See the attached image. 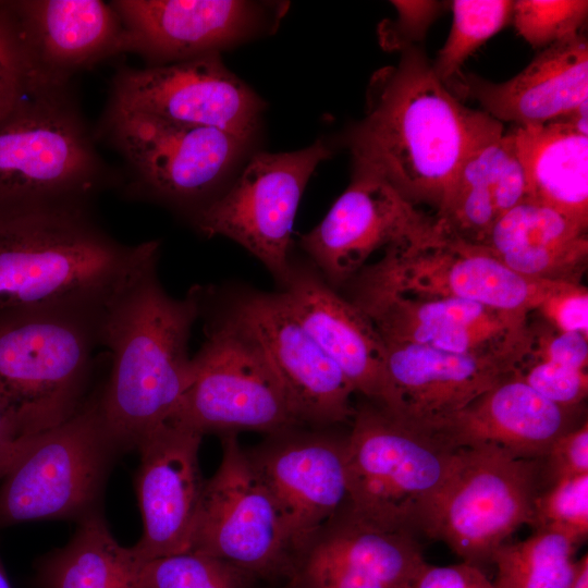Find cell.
<instances>
[{"mask_svg":"<svg viewBox=\"0 0 588 588\" xmlns=\"http://www.w3.org/2000/svg\"><path fill=\"white\" fill-rule=\"evenodd\" d=\"M505 133L503 123L465 106L436 75L419 45L378 69L364 117L344 135L353 170L372 174L434 217L466 160Z\"/></svg>","mask_w":588,"mask_h":588,"instance_id":"cell-1","label":"cell"},{"mask_svg":"<svg viewBox=\"0 0 588 588\" xmlns=\"http://www.w3.org/2000/svg\"><path fill=\"white\" fill-rule=\"evenodd\" d=\"M158 259L138 271L106 305L100 344L111 369L98 400L115 446H137L175 414L194 378L191 330L200 316L198 287L170 296L157 275Z\"/></svg>","mask_w":588,"mask_h":588,"instance_id":"cell-2","label":"cell"},{"mask_svg":"<svg viewBox=\"0 0 588 588\" xmlns=\"http://www.w3.org/2000/svg\"><path fill=\"white\" fill-rule=\"evenodd\" d=\"M159 252L120 243L84 205L0 208V313L105 306Z\"/></svg>","mask_w":588,"mask_h":588,"instance_id":"cell-3","label":"cell"},{"mask_svg":"<svg viewBox=\"0 0 588 588\" xmlns=\"http://www.w3.org/2000/svg\"><path fill=\"white\" fill-rule=\"evenodd\" d=\"M106 305L0 313V392L25 436L60 424L82 406Z\"/></svg>","mask_w":588,"mask_h":588,"instance_id":"cell-4","label":"cell"},{"mask_svg":"<svg viewBox=\"0 0 588 588\" xmlns=\"http://www.w3.org/2000/svg\"><path fill=\"white\" fill-rule=\"evenodd\" d=\"M108 180L69 86L38 91L0 119V208L86 206Z\"/></svg>","mask_w":588,"mask_h":588,"instance_id":"cell-5","label":"cell"},{"mask_svg":"<svg viewBox=\"0 0 588 588\" xmlns=\"http://www.w3.org/2000/svg\"><path fill=\"white\" fill-rule=\"evenodd\" d=\"M351 422L346 439L350 512L376 528L414 535L456 450L377 403L357 407Z\"/></svg>","mask_w":588,"mask_h":588,"instance_id":"cell-6","label":"cell"},{"mask_svg":"<svg viewBox=\"0 0 588 588\" xmlns=\"http://www.w3.org/2000/svg\"><path fill=\"white\" fill-rule=\"evenodd\" d=\"M102 134L131 174L128 191L194 218L223 191L252 139L109 103Z\"/></svg>","mask_w":588,"mask_h":588,"instance_id":"cell-7","label":"cell"},{"mask_svg":"<svg viewBox=\"0 0 588 588\" xmlns=\"http://www.w3.org/2000/svg\"><path fill=\"white\" fill-rule=\"evenodd\" d=\"M541 468L542 458L517 457L497 446L456 449L418 530L482 569L518 527L532 525Z\"/></svg>","mask_w":588,"mask_h":588,"instance_id":"cell-8","label":"cell"},{"mask_svg":"<svg viewBox=\"0 0 588 588\" xmlns=\"http://www.w3.org/2000/svg\"><path fill=\"white\" fill-rule=\"evenodd\" d=\"M206 341L192 357L194 378L169 421L200 434L275 433L301 426L257 344L231 319L206 304Z\"/></svg>","mask_w":588,"mask_h":588,"instance_id":"cell-9","label":"cell"},{"mask_svg":"<svg viewBox=\"0 0 588 588\" xmlns=\"http://www.w3.org/2000/svg\"><path fill=\"white\" fill-rule=\"evenodd\" d=\"M113 448L98 400L30 436L1 478L0 524L84 513L99 492Z\"/></svg>","mask_w":588,"mask_h":588,"instance_id":"cell-10","label":"cell"},{"mask_svg":"<svg viewBox=\"0 0 588 588\" xmlns=\"http://www.w3.org/2000/svg\"><path fill=\"white\" fill-rule=\"evenodd\" d=\"M220 438L221 462L205 481L189 550L226 561L258 580L285 581L293 543L282 513L236 434Z\"/></svg>","mask_w":588,"mask_h":588,"instance_id":"cell-11","label":"cell"},{"mask_svg":"<svg viewBox=\"0 0 588 588\" xmlns=\"http://www.w3.org/2000/svg\"><path fill=\"white\" fill-rule=\"evenodd\" d=\"M560 284L527 279L486 246L438 229L428 237L387 248L380 260L363 270L355 286L457 298L530 315Z\"/></svg>","mask_w":588,"mask_h":588,"instance_id":"cell-12","label":"cell"},{"mask_svg":"<svg viewBox=\"0 0 588 588\" xmlns=\"http://www.w3.org/2000/svg\"><path fill=\"white\" fill-rule=\"evenodd\" d=\"M331 152L318 138L299 150L253 155L232 185L193 218L196 229L236 242L282 282L292 264L299 200L314 170Z\"/></svg>","mask_w":588,"mask_h":588,"instance_id":"cell-13","label":"cell"},{"mask_svg":"<svg viewBox=\"0 0 588 588\" xmlns=\"http://www.w3.org/2000/svg\"><path fill=\"white\" fill-rule=\"evenodd\" d=\"M260 348L303 427L330 428L352 421L355 392L340 367L297 319L281 292L245 289L215 306Z\"/></svg>","mask_w":588,"mask_h":588,"instance_id":"cell-14","label":"cell"},{"mask_svg":"<svg viewBox=\"0 0 588 588\" xmlns=\"http://www.w3.org/2000/svg\"><path fill=\"white\" fill-rule=\"evenodd\" d=\"M384 344L489 357L515 369L530 344L529 316L479 303L355 286L352 301Z\"/></svg>","mask_w":588,"mask_h":588,"instance_id":"cell-15","label":"cell"},{"mask_svg":"<svg viewBox=\"0 0 588 588\" xmlns=\"http://www.w3.org/2000/svg\"><path fill=\"white\" fill-rule=\"evenodd\" d=\"M124 28V52L149 65L192 60L269 34L287 3L247 0L111 1Z\"/></svg>","mask_w":588,"mask_h":588,"instance_id":"cell-16","label":"cell"},{"mask_svg":"<svg viewBox=\"0 0 588 588\" xmlns=\"http://www.w3.org/2000/svg\"><path fill=\"white\" fill-rule=\"evenodd\" d=\"M109 103L247 139L257 133L265 107L224 65L220 53L144 69L123 68L113 77Z\"/></svg>","mask_w":588,"mask_h":588,"instance_id":"cell-17","label":"cell"},{"mask_svg":"<svg viewBox=\"0 0 588 588\" xmlns=\"http://www.w3.org/2000/svg\"><path fill=\"white\" fill-rule=\"evenodd\" d=\"M438 230L430 216L381 179L353 170L350 185L326 217L301 238L321 277L335 287L379 249L421 240Z\"/></svg>","mask_w":588,"mask_h":588,"instance_id":"cell-18","label":"cell"},{"mask_svg":"<svg viewBox=\"0 0 588 588\" xmlns=\"http://www.w3.org/2000/svg\"><path fill=\"white\" fill-rule=\"evenodd\" d=\"M330 428H289L247 451L282 513L293 549L348 504L347 434Z\"/></svg>","mask_w":588,"mask_h":588,"instance_id":"cell-19","label":"cell"},{"mask_svg":"<svg viewBox=\"0 0 588 588\" xmlns=\"http://www.w3.org/2000/svg\"><path fill=\"white\" fill-rule=\"evenodd\" d=\"M424 561L413 534L376 528L346 505L295 544L285 581L293 588H405Z\"/></svg>","mask_w":588,"mask_h":588,"instance_id":"cell-20","label":"cell"},{"mask_svg":"<svg viewBox=\"0 0 588 588\" xmlns=\"http://www.w3.org/2000/svg\"><path fill=\"white\" fill-rule=\"evenodd\" d=\"M201 438L186 426L168 421L136 446L143 535L130 548L134 558L147 560L189 550L206 481L199 466Z\"/></svg>","mask_w":588,"mask_h":588,"instance_id":"cell-21","label":"cell"},{"mask_svg":"<svg viewBox=\"0 0 588 588\" xmlns=\"http://www.w3.org/2000/svg\"><path fill=\"white\" fill-rule=\"evenodd\" d=\"M581 414L580 406L555 404L511 375L419 431L451 450L491 445L517 457L541 460L559 437L587 419H580Z\"/></svg>","mask_w":588,"mask_h":588,"instance_id":"cell-22","label":"cell"},{"mask_svg":"<svg viewBox=\"0 0 588 588\" xmlns=\"http://www.w3.org/2000/svg\"><path fill=\"white\" fill-rule=\"evenodd\" d=\"M384 345V387L377 404L418 430L462 409L515 371L494 358Z\"/></svg>","mask_w":588,"mask_h":588,"instance_id":"cell-23","label":"cell"},{"mask_svg":"<svg viewBox=\"0 0 588 588\" xmlns=\"http://www.w3.org/2000/svg\"><path fill=\"white\" fill-rule=\"evenodd\" d=\"M22 37L40 82L69 86L71 77L124 52V28L111 2L13 0Z\"/></svg>","mask_w":588,"mask_h":588,"instance_id":"cell-24","label":"cell"},{"mask_svg":"<svg viewBox=\"0 0 588 588\" xmlns=\"http://www.w3.org/2000/svg\"><path fill=\"white\" fill-rule=\"evenodd\" d=\"M280 291L299 322L340 367L356 393L379 403L385 345L370 319L315 269L292 261Z\"/></svg>","mask_w":588,"mask_h":588,"instance_id":"cell-25","label":"cell"},{"mask_svg":"<svg viewBox=\"0 0 588 588\" xmlns=\"http://www.w3.org/2000/svg\"><path fill=\"white\" fill-rule=\"evenodd\" d=\"M454 94L474 98L502 123L528 126L560 120L588 100V41L579 35L542 49L517 75L502 82L464 75Z\"/></svg>","mask_w":588,"mask_h":588,"instance_id":"cell-26","label":"cell"},{"mask_svg":"<svg viewBox=\"0 0 588 588\" xmlns=\"http://www.w3.org/2000/svg\"><path fill=\"white\" fill-rule=\"evenodd\" d=\"M482 245L535 281L581 284L587 270L588 225L530 199L506 212Z\"/></svg>","mask_w":588,"mask_h":588,"instance_id":"cell-27","label":"cell"},{"mask_svg":"<svg viewBox=\"0 0 588 588\" xmlns=\"http://www.w3.org/2000/svg\"><path fill=\"white\" fill-rule=\"evenodd\" d=\"M528 184L511 131L473 154L434 217L445 235L482 245L494 224L527 198Z\"/></svg>","mask_w":588,"mask_h":588,"instance_id":"cell-28","label":"cell"},{"mask_svg":"<svg viewBox=\"0 0 588 588\" xmlns=\"http://www.w3.org/2000/svg\"><path fill=\"white\" fill-rule=\"evenodd\" d=\"M530 199L588 225V136L560 119L512 128Z\"/></svg>","mask_w":588,"mask_h":588,"instance_id":"cell-29","label":"cell"},{"mask_svg":"<svg viewBox=\"0 0 588 588\" xmlns=\"http://www.w3.org/2000/svg\"><path fill=\"white\" fill-rule=\"evenodd\" d=\"M39 588H138L130 548L120 546L98 515H88L63 547L42 559Z\"/></svg>","mask_w":588,"mask_h":588,"instance_id":"cell-30","label":"cell"},{"mask_svg":"<svg viewBox=\"0 0 588 588\" xmlns=\"http://www.w3.org/2000/svg\"><path fill=\"white\" fill-rule=\"evenodd\" d=\"M578 544L562 534L536 530L524 541L500 546L492 555L495 588H571Z\"/></svg>","mask_w":588,"mask_h":588,"instance_id":"cell-31","label":"cell"},{"mask_svg":"<svg viewBox=\"0 0 588 588\" xmlns=\"http://www.w3.org/2000/svg\"><path fill=\"white\" fill-rule=\"evenodd\" d=\"M512 0H454L451 2L450 34L432 68L438 78L454 94L464 77L466 60L512 20Z\"/></svg>","mask_w":588,"mask_h":588,"instance_id":"cell-32","label":"cell"},{"mask_svg":"<svg viewBox=\"0 0 588 588\" xmlns=\"http://www.w3.org/2000/svg\"><path fill=\"white\" fill-rule=\"evenodd\" d=\"M134 563L138 588H254L259 581L226 561L195 550L134 558Z\"/></svg>","mask_w":588,"mask_h":588,"instance_id":"cell-33","label":"cell"},{"mask_svg":"<svg viewBox=\"0 0 588 588\" xmlns=\"http://www.w3.org/2000/svg\"><path fill=\"white\" fill-rule=\"evenodd\" d=\"M587 16L586 0H516L511 22L525 41L542 50L579 35Z\"/></svg>","mask_w":588,"mask_h":588,"instance_id":"cell-34","label":"cell"},{"mask_svg":"<svg viewBox=\"0 0 588 588\" xmlns=\"http://www.w3.org/2000/svg\"><path fill=\"white\" fill-rule=\"evenodd\" d=\"M48 88L32 64L11 1H0V119Z\"/></svg>","mask_w":588,"mask_h":588,"instance_id":"cell-35","label":"cell"},{"mask_svg":"<svg viewBox=\"0 0 588 588\" xmlns=\"http://www.w3.org/2000/svg\"><path fill=\"white\" fill-rule=\"evenodd\" d=\"M532 526L564 535L576 544L588 534V474L567 478L540 492Z\"/></svg>","mask_w":588,"mask_h":588,"instance_id":"cell-36","label":"cell"},{"mask_svg":"<svg viewBox=\"0 0 588 588\" xmlns=\"http://www.w3.org/2000/svg\"><path fill=\"white\" fill-rule=\"evenodd\" d=\"M513 375L547 400L565 407L581 406L587 399L588 369L526 353Z\"/></svg>","mask_w":588,"mask_h":588,"instance_id":"cell-37","label":"cell"},{"mask_svg":"<svg viewBox=\"0 0 588 588\" xmlns=\"http://www.w3.org/2000/svg\"><path fill=\"white\" fill-rule=\"evenodd\" d=\"M449 2L434 0H393L394 19L381 21L377 28L378 40L387 51H402L422 41Z\"/></svg>","mask_w":588,"mask_h":588,"instance_id":"cell-38","label":"cell"},{"mask_svg":"<svg viewBox=\"0 0 588 588\" xmlns=\"http://www.w3.org/2000/svg\"><path fill=\"white\" fill-rule=\"evenodd\" d=\"M588 474L587 419L573 430L559 437L542 458L541 485Z\"/></svg>","mask_w":588,"mask_h":588,"instance_id":"cell-39","label":"cell"},{"mask_svg":"<svg viewBox=\"0 0 588 588\" xmlns=\"http://www.w3.org/2000/svg\"><path fill=\"white\" fill-rule=\"evenodd\" d=\"M535 313L561 331L580 332L588 335L587 286L561 283Z\"/></svg>","mask_w":588,"mask_h":588,"instance_id":"cell-40","label":"cell"},{"mask_svg":"<svg viewBox=\"0 0 588 588\" xmlns=\"http://www.w3.org/2000/svg\"><path fill=\"white\" fill-rule=\"evenodd\" d=\"M405 588H495L483 571L473 564L436 566L424 561Z\"/></svg>","mask_w":588,"mask_h":588,"instance_id":"cell-41","label":"cell"},{"mask_svg":"<svg viewBox=\"0 0 588 588\" xmlns=\"http://www.w3.org/2000/svg\"><path fill=\"white\" fill-rule=\"evenodd\" d=\"M29 437L23 433L15 408L0 392V478Z\"/></svg>","mask_w":588,"mask_h":588,"instance_id":"cell-42","label":"cell"},{"mask_svg":"<svg viewBox=\"0 0 588 588\" xmlns=\"http://www.w3.org/2000/svg\"><path fill=\"white\" fill-rule=\"evenodd\" d=\"M571 588H588V556L577 560V572Z\"/></svg>","mask_w":588,"mask_h":588,"instance_id":"cell-43","label":"cell"},{"mask_svg":"<svg viewBox=\"0 0 588 588\" xmlns=\"http://www.w3.org/2000/svg\"><path fill=\"white\" fill-rule=\"evenodd\" d=\"M0 588H13L1 563H0Z\"/></svg>","mask_w":588,"mask_h":588,"instance_id":"cell-44","label":"cell"},{"mask_svg":"<svg viewBox=\"0 0 588 588\" xmlns=\"http://www.w3.org/2000/svg\"><path fill=\"white\" fill-rule=\"evenodd\" d=\"M270 588H293V587L290 586L286 581H283L282 585L278 586V587H270Z\"/></svg>","mask_w":588,"mask_h":588,"instance_id":"cell-45","label":"cell"}]
</instances>
